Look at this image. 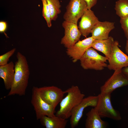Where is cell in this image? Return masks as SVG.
<instances>
[{
  "instance_id": "6da1fadb",
  "label": "cell",
  "mask_w": 128,
  "mask_h": 128,
  "mask_svg": "<svg viewBox=\"0 0 128 128\" xmlns=\"http://www.w3.org/2000/svg\"><path fill=\"white\" fill-rule=\"evenodd\" d=\"M13 82L8 96L25 95L28 86L30 71L26 57L19 52L16 55Z\"/></svg>"
},
{
  "instance_id": "7a4b0ae2",
  "label": "cell",
  "mask_w": 128,
  "mask_h": 128,
  "mask_svg": "<svg viewBox=\"0 0 128 128\" xmlns=\"http://www.w3.org/2000/svg\"><path fill=\"white\" fill-rule=\"evenodd\" d=\"M67 93L60 103V108L55 115L67 119L70 118L73 109L84 97L85 95L77 86L73 85L64 91Z\"/></svg>"
},
{
  "instance_id": "3957f363",
  "label": "cell",
  "mask_w": 128,
  "mask_h": 128,
  "mask_svg": "<svg viewBox=\"0 0 128 128\" xmlns=\"http://www.w3.org/2000/svg\"><path fill=\"white\" fill-rule=\"evenodd\" d=\"M81 65L85 69L101 70L107 67L108 58L102 56L93 48L88 49L80 59Z\"/></svg>"
},
{
  "instance_id": "277c9868",
  "label": "cell",
  "mask_w": 128,
  "mask_h": 128,
  "mask_svg": "<svg viewBox=\"0 0 128 128\" xmlns=\"http://www.w3.org/2000/svg\"><path fill=\"white\" fill-rule=\"evenodd\" d=\"M111 94L110 93H100L98 95L97 103L94 108L101 118L120 120L122 118L119 112L114 108L111 104Z\"/></svg>"
},
{
  "instance_id": "5b68a950",
  "label": "cell",
  "mask_w": 128,
  "mask_h": 128,
  "mask_svg": "<svg viewBox=\"0 0 128 128\" xmlns=\"http://www.w3.org/2000/svg\"><path fill=\"white\" fill-rule=\"evenodd\" d=\"M37 88L33 87L31 103L35 111L37 119L38 120L45 116L51 117L54 115L55 108L42 100Z\"/></svg>"
},
{
  "instance_id": "8992f818",
  "label": "cell",
  "mask_w": 128,
  "mask_h": 128,
  "mask_svg": "<svg viewBox=\"0 0 128 128\" xmlns=\"http://www.w3.org/2000/svg\"><path fill=\"white\" fill-rule=\"evenodd\" d=\"M63 16L64 20L77 24L78 19L88 9L84 0H70Z\"/></svg>"
},
{
  "instance_id": "52a82bcc",
  "label": "cell",
  "mask_w": 128,
  "mask_h": 128,
  "mask_svg": "<svg viewBox=\"0 0 128 128\" xmlns=\"http://www.w3.org/2000/svg\"><path fill=\"white\" fill-rule=\"evenodd\" d=\"M37 89L42 100L55 108L60 103L65 93L64 91L54 86L38 87Z\"/></svg>"
},
{
  "instance_id": "ba28073f",
  "label": "cell",
  "mask_w": 128,
  "mask_h": 128,
  "mask_svg": "<svg viewBox=\"0 0 128 128\" xmlns=\"http://www.w3.org/2000/svg\"><path fill=\"white\" fill-rule=\"evenodd\" d=\"M98 96H89L84 98L73 109L70 117V123L72 128L78 125L82 117L85 109L88 106L95 107L96 105Z\"/></svg>"
},
{
  "instance_id": "9c48e42d",
  "label": "cell",
  "mask_w": 128,
  "mask_h": 128,
  "mask_svg": "<svg viewBox=\"0 0 128 128\" xmlns=\"http://www.w3.org/2000/svg\"><path fill=\"white\" fill-rule=\"evenodd\" d=\"M62 25L64 30V35L61 43L67 49H69L79 41L82 34L77 24L64 20Z\"/></svg>"
},
{
  "instance_id": "30bf717a",
  "label": "cell",
  "mask_w": 128,
  "mask_h": 128,
  "mask_svg": "<svg viewBox=\"0 0 128 128\" xmlns=\"http://www.w3.org/2000/svg\"><path fill=\"white\" fill-rule=\"evenodd\" d=\"M119 42L114 41L111 56L108 60L107 67L110 70L122 69L128 66V56L119 48Z\"/></svg>"
},
{
  "instance_id": "8fae6325",
  "label": "cell",
  "mask_w": 128,
  "mask_h": 128,
  "mask_svg": "<svg viewBox=\"0 0 128 128\" xmlns=\"http://www.w3.org/2000/svg\"><path fill=\"white\" fill-rule=\"evenodd\" d=\"M122 69L114 71L112 75L100 87V93H111L117 88L128 85V80L123 73Z\"/></svg>"
},
{
  "instance_id": "7c38bea8",
  "label": "cell",
  "mask_w": 128,
  "mask_h": 128,
  "mask_svg": "<svg viewBox=\"0 0 128 128\" xmlns=\"http://www.w3.org/2000/svg\"><path fill=\"white\" fill-rule=\"evenodd\" d=\"M95 40L91 37L79 41L73 46L67 49L66 52L67 55L72 58L73 62H76L80 60L88 49L92 47Z\"/></svg>"
},
{
  "instance_id": "4fadbf2b",
  "label": "cell",
  "mask_w": 128,
  "mask_h": 128,
  "mask_svg": "<svg viewBox=\"0 0 128 128\" xmlns=\"http://www.w3.org/2000/svg\"><path fill=\"white\" fill-rule=\"evenodd\" d=\"M99 21L92 10L91 9L87 10L81 17L78 26L82 35L87 37Z\"/></svg>"
},
{
  "instance_id": "5bb4252c",
  "label": "cell",
  "mask_w": 128,
  "mask_h": 128,
  "mask_svg": "<svg viewBox=\"0 0 128 128\" xmlns=\"http://www.w3.org/2000/svg\"><path fill=\"white\" fill-rule=\"evenodd\" d=\"M115 27L114 22L99 21L92 30L91 37L95 39L104 40L108 38L110 32Z\"/></svg>"
},
{
  "instance_id": "9a60e30c",
  "label": "cell",
  "mask_w": 128,
  "mask_h": 128,
  "mask_svg": "<svg viewBox=\"0 0 128 128\" xmlns=\"http://www.w3.org/2000/svg\"><path fill=\"white\" fill-rule=\"evenodd\" d=\"M15 64L12 61L0 65V77L3 80L5 87L10 90L13 84L15 74Z\"/></svg>"
},
{
  "instance_id": "2e32d148",
  "label": "cell",
  "mask_w": 128,
  "mask_h": 128,
  "mask_svg": "<svg viewBox=\"0 0 128 128\" xmlns=\"http://www.w3.org/2000/svg\"><path fill=\"white\" fill-rule=\"evenodd\" d=\"M114 41L111 36L104 40L95 39L92 47L103 53L108 59L110 58Z\"/></svg>"
},
{
  "instance_id": "e0dca14e",
  "label": "cell",
  "mask_w": 128,
  "mask_h": 128,
  "mask_svg": "<svg viewBox=\"0 0 128 128\" xmlns=\"http://www.w3.org/2000/svg\"><path fill=\"white\" fill-rule=\"evenodd\" d=\"M85 124L86 128H105L107 125L94 108H92L86 114Z\"/></svg>"
},
{
  "instance_id": "ac0fdd59",
  "label": "cell",
  "mask_w": 128,
  "mask_h": 128,
  "mask_svg": "<svg viewBox=\"0 0 128 128\" xmlns=\"http://www.w3.org/2000/svg\"><path fill=\"white\" fill-rule=\"evenodd\" d=\"M40 120L46 128H65L68 122L67 119L55 115L51 117L43 116Z\"/></svg>"
},
{
  "instance_id": "d6986e66",
  "label": "cell",
  "mask_w": 128,
  "mask_h": 128,
  "mask_svg": "<svg viewBox=\"0 0 128 128\" xmlns=\"http://www.w3.org/2000/svg\"><path fill=\"white\" fill-rule=\"evenodd\" d=\"M116 14L120 18L128 16V0H118L115 2Z\"/></svg>"
},
{
  "instance_id": "ffe728a7",
  "label": "cell",
  "mask_w": 128,
  "mask_h": 128,
  "mask_svg": "<svg viewBox=\"0 0 128 128\" xmlns=\"http://www.w3.org/2000/svg\"><path fill=\"white\" fill-rule=\"evenodd\" d=\"M50 10L52 20L55 21L61 12L59 0H47Z\"/></svg>"
},
{
  "instance_id": "44dd1931",
  "label": "cell",
  "mask_w": 128,
  "mask_h": 128,
  "mask_svg": "<svg viewBox=\"0 0 128 128\" xmlns=\"http://www.w3.org/2000/svg\"><path fill=\"white\" fill-rule=\"evenodd\" d=\"M41 1L43 5V16L46 22L48 27H50L52 26V20L50 9L47 0H41Z\"/></svg>"
},
{
  "instance_id": "7402d4cb",
  "label": "cell",
  "mask_w": 128,
  "mask_h": 128,
  "mask_svg": "<svg viewBox=\"0 0 128 128\" xmlns=\"http://www.w3.org/2000/svg\"><path fill=\"white\" fill-rule=\"evenodd\" d=\"M16 49L14 48L0 56V65H6L8 63L9 59L15 52Z\"/></svg>"
},
{
  "instance_id": "603a6c76",
  "label": "cell",
  "mask_w": 128,
  "mask_h": 128,
  "mask_svg": "<svg viewBox=\"0 0 128 128\" xmlns=\"http://www.w3.org/2000/svg\"><path fill=\"white\" fill-rule=\"evenodd\" d=\"M120 23L125 36L127 39H128V16L120 18Z\"/></svg>"
},
{
  "instance_id": "cb8c5ba5",
  "label": "cell",
  "mask_w": 128,
  "mask_h": 128,
  "mask_svg": "<svg viewBox=\"0 0 128 128\" xmlns=\"http://www.w3.org/2000/svg\"><path fill=\"white\" fill-rule=\"evenodd\" d=\"M8 25L6 22L4 21H0V32L3 33L7 37H8L5 32L7 30Z\"/></svg>"
},
{
  "instance_id": "d4e9b609",
  "label": "cell",
  "mask_w": 128,
  "mask_h": 128,
  "mask_svg": "<svg viewBox=\"0 0 128 128\" xmlns=\"http://www.w3.org/2000/svg\"><path fill=\"white\" fill-rule=\"evenodd\" d=\"M87 5L88 9H91L97 3L98 0H84Z\"/></svg>"
},
{
  "instance_id": "484cf974",
  "label": "cell",
  "mask_w": 128,
  "mask_h": 128,
  "mask_svg": "<svg viewBox=\"0 0 128 128\" xmlns=\"http://www.w3.org/2000/svg\"><path fill=\"white\" fill-rule=\"evenodd\" d=\"M122 70L123 73L128 80V66L123 68Z\"/></svg>"
},
{
  "instance_id": "4316f807",
  "label": "cell",
  "mask_w": 128,
  "mask_h": 128,
  "mask_svg": "<svg viewBox=\"0 0 128 128\" xmlns=\"http://www.w3.org/2000/svg\"><path fill=\"white\" fill-rule=\"evenodd\" d=\"M125 50L126 53L128 54V40H127L125 47Z\"/></svg>"
},
{
  "instance_id": "83f0119b",
  "label": "cell",
  "mask_w": 128,
  "mask_h": 128,
  "mask_svg": "<svg viewBox=\"0 0 128 128\" xmlns=\"http://www.w3.org/2000/svg\"><path fill=\"white\" fill-rule=\"evenodd\" d=\"M127 40H128V39H127Z\"/></svg>"
}]
</instances>
